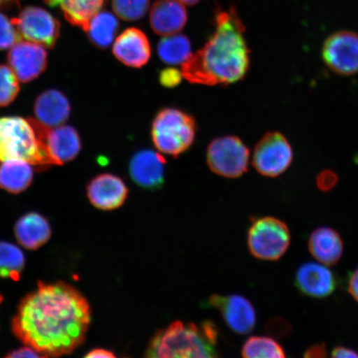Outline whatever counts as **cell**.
<instances>
[{"mask_svg": "<svg viewBox=\"0 0 358 358\" xmlns=\"http://www.w3.org/2000/svg\"><path fill=\"white\" fill-rule=\"evenodd\" d=\"M187 20L186 8L178 0H159L150 12L151 29L161 36L180 32L185 28Z\"/></svg>", "mask_w": 358, "mask_h": 358, "instance_id": "cell-18", "label": "cell"}, {"mask_svg": "<svg viewBox=\"0 0 358 358\" xmlns=\"http://www.w3.org/2000/svg\"><path fill=\"white\" fill-rule=\"evenodd\" d=\"M19 79L10 66L0 65V106H6L15 100L20 92Z\"/></svg>", "mask_w": 358, "mask_h": 358, "instance_id": "cell-29", "label": "cell"}, {"mask_svg": "<svg viewBox=\"0 0 358 358\" xmlns=\"http://www.w3.org/2000/svg\"><path fill=\"white\" fill-rule=\"evenodd\" d=\"M308 250L317 262L331 266L338 264L343 254V243L337 231L321 227L313 231L308 238Z\"/></svg>", "mask_w": 358, "mask_h": 358, "instance_id": "cell-20", "label": "cell"}, {"mask_svg": "<svg viewBox=\"0 0 358 358\" xmlns=\"http://www.w3.org/2000/svg\"><path fill=\"white\" fill-rule=\"evenodd\" d=\"M50 6H60L71 24L87 29L90 21L96 15L105 0H45Z\"/></svg>", "mask_w": 358, "mask_h": 358, "instance_id": "cell-23", "label": "cell"}, {"mask_svg": "<svg viewBox=\"0 0 358 358\" xmlns=\"http://www.w3.org/2000/svg\"><path fill=\"white\" fill-rule=\"evenodd\" d=\"M290 241L288 226L274 217L257 219L248 231L250 252L262 261H278L287 252Z\"/></svg>", "mask_w": 358, "mask_h": 358, "instance_id": "cell-6", "label": "cell"}, {"mask_svg": "<svg viewBox=\"0 0 358 358\" xmlns=\"http://www.w3.org/2000/svg\"><path fill=\"white\" fill-rule=\"evenodd\" d=\"M91 317L87 299L77 289L62 282H40L22 299L13 332L42 357H60L82 345Z\"/></svg>", "mask_w": 358, "mask_h": 358, "instance_id": "cell-1", "label": "cell"}, {"mask_svg": "<svg viewBox=\"0 0 358 358\" xmlns=\"http://www.w3.org/2000/svg\"><path fill=\"white\" fill-rule=\"evenodd\" d=\"M119 29L117 17L110 12H98L89 22L86 32L96 47L105 49L115 41Z\"/></svg>", "mask_w": 358, "mask_h": 358, "instance_id": "cell-24", "label": "cell"}, {"mask_svg": "<svg viewBox=\"0 0 358 358\" xmlns=\"http://www.w3.org/2000/svg\"><path fill=\"white\" fill-rule=\"evenodd\" d=\"M25 266V257L21 249L6 241H0V277L19 280Z\"/></svg>", "mask_w": 358, "mask_h": 358, "instance_id": "cell-26", "label": "cell"}, {"mask_svg": "<svg viewBox=\"0 0 358 358\" xmlns=\"http://www.w3.org/2000/svg\"><path fill=\"white\" fill-rule=\"evenodd\" d=\"M20 38L21 35L13 21L0 13V50L13 47Z\"/></svg>", "mask_w": 358, "mask_h": 358, "instance_id": "cell-30", "label": "cell"}, {"mask_svg": "<svg viewBox=\"0 0 358 358\" xmlns=\"http://www.w3.org/2000/svg\"><path fill=\"white\" fill-rule=\"evenodd\" d=\"M250 151L240 138L227 136L215 138L207 150V164L214 173L227 178L243 176L248 171Z\"/></svg>", "mask_w": 358, "mask_h": 358, "instance_id": "cell-7", "label": "cell"}, {"mask_svg": "<svg viewBox=\"0 0 358 358\" xmlns=\"http://www.w3.org/2000/svg\"><path fill=\"white\" fill-rule=\"evenodd\" d=\"M292 147L283 134L268 132L255 147L253 166L262 176L275 178L281 176L293 162Z\"/></svg>", "mask_w": 358, "mask_h": 358, "instance_id": "cell-8", "label": "cell"}, {"mask_svg": "<svg viewBox=\"0 0 358 358\" xmlns=\"http://www.w3.org/2000/svg\"><path fill=\"white\" fill-rule=\"evenodd\" d=\"M182 78V71L168 67L160 71L159 83L164 87L173 88L181 83Z\"/></svg>", "mask_w": 358, "mask_h": 358, "instance_id": "cell-31", "label": "cell"}, {"mask_svg": "<svg viewBox=\"0 0 358 358\" xmlns=\"http://www.w3.org/2000/svg\"><path fill=\"white\" fill-rule=\"evenodd\" d=\"M245 30L234 8L219 11L211 38L182 64V77L204 86H228L243 80L250 67Z\"/></svg>", "mask_w": 358, "mask_h": 358, "instance_id": "cell-2", "label": "cell"}, {"mask_svg": "<svg viewBox=\"0 0 358 358\" xmlns=\"http://www.w3.org/2000/svg\"><path fill=\"white\" fill-rule=\"evenodd\" d=\"M196 122L194 116L177 108H164L155 116L152 142L161 153L178 158L194 145Z\"/></svg>", "mask_w": 358, "mask_h": 358, "instance_id": "cell-5", "label": "cell"}, {"mask_svg": "<svg viewBox=\"0 0 358 358\" xmlns=\"http://www.w3.org/2000/svg\"><path fill=\"white\" fill-rule=\"evenodd\" d=\"M332 357L335 358H353L358 357V353L350 348L337 347L334 349Z\"/></svg>", "mask_w": 358, "mask_h": 358, "instance_id": "cell-36", "label": "cell"}, {"mask_svg": "<svg viewBox=\"0 0 358 358\" xmlns=\"http://www.w3.org/2000/svg\"><path fill=\"white\" fill-rule=\"evenodd\" d=\"M325 64L334 73L351 76L358 73V34L340 31L327 38L322 50Z\"/></svg>", "mask_w": 358, "mask_h": 358, "instance_id": "cell-10", "label": "cell"}, {"mask_svg": "<svg viewBox=\"0 0 358 358\" xmlns=\"http://www.w3.org/2000/svg\"><path fill=\"white\" fill-rule=\"evenodd\" d=\"M22 160L35 166L52 165L37 120L20 116L0 118V163Z\"/></svg>", "mask_w": 358, "mask_h": 358, "instance_id": "cell-4", "label": "cell"}, {"mask_svg": "<svg viewBox=\"0 0 358 358\" xmlns=\"http://www.w3.org/2000/svg\"><path fill=\"white\" fill-rule=\"evenodd\" d=\"M165 165L166 160L158 152L143 150L129 160V174L142 189L157 190L164 185Z\"/></svg>", "mask_w": 358, "mask_h": 358, "instance_id": "cell-14", "label": "cell"}, {"mask_svg": "<svg viewBox=\"0 0 358 358\" xmlns=\"http://www.w3.org/2000/svg\"><path fill=\"white\" fill-rule=\"evenodd\" d=\"M338 177L335 173L330 171L321 173L317 177V185L322 191L327 192L333 189L337 185Z\"/></svg>", "mask_w": 358, "mask_h": 358, "instance_id": "cell-32", "label": "cell"}, {"mask_svg": "<svg viewBox=\"0 0 358 358\" xmlns=\"http://www.w3.org/2000/svg\"><path fill=\"white\" fill-rule=\"evenodd\" d=\"M128 196V187L122 178L115 174H99L87 186L90 201L94 207L104 211L122 207Z\"/></svg>", "mask_w": 358, "mask_h": 358, "instance_id": "cell-15", "label": "cell"}, {"mask_svg": "<svg viewBox=\"0 0 358 358\" xmlns=\"http://www.w3.org/2000/svg\"><path fill=\"white\" fill-rule=\"evenodd\" d=\"M70 113L69 99L64 93L55 89L43 92L34 103L36 120L45 127H60L69 120Z\"/></svg>", "mask_w": 358, "mask_h": 358, "instance_id": "cell-19", "label": "cell"}, {"mask_svg": "<svg viewBox=\"0 0 358 358\" xmlns=\"http://www.w3.org/2000/svg\"><path fill=\"white\" fill-rule=\"evenodd\" d=\"M10 69L20 82L29 83L38 78L48 64V53L42 45L17 42L8 55Z\"/></svg>", "mask_w": 358, "mask_h": 358, "instance_id": "cell-12", "label": "cell"}, {"mask_svg": "<svg viewBox=\"0 0 358 358\" xmlns=\"http://www.w3.org/2000/svg\"><path fill=\"white\" fill-rule=\"evenodd\" d=\"M8 357H42L39 353L33 348L27 346L17 349L13 351L10 355H7Z\"/></svg>", "mask_w": 358, "mask_h": 358, "instance_id": "cell-33", "label": "cell"}, {"mask_svg": "<svg viewBox=\"0 0 358 358\" xmlns=\"http://www.w3.org/2000/svg\"><path fill=\"white\" fill-rule=\"evenodd\" d=\"M348 288V292L358 302V266L349 277Z\"/></svg>", "mask_w": 358, "mask_h": 358, "instance_id": "cell-34", "label": "cell"}, {"mask_svg": "<svg viewBox=\"0 0 358 358\" xmlns=\"http://www.w3.org/2000/svg\"><path fill=\"white\" fill-rule=\"evenodd\" d=\"M11 1V0H0V6H3L4 3H7L8 2Z\"/></svg>", "mask_w": 358, "mask_h": 358, "instance_id": "cell-39", "label": "cell"}, {"mask_svg": "<svg viewBox=\"0 0 358 358\" xmlns=\"http://www.w3.org/2000/svg\"><path fill=\"white\" fill-rule=\"evenodd\" d=\"M179 2L185 4H189V6H192V4H195L200 1V0H178Z\"/></svg>", "mask_w": 358, "mask_h": 358, "instance_id": "cell-38", "label": "cell"}, {"mask_svg": "<svg viewBox=\"0 0 358 358\" xmlns=\"http://www.w3.org/2000/svg\"><path fill=\"white\" fill-rule=\"evenodd\" d=\"M2 301H3V297H2L1 294H0V303H1Z\"/></svg>", "mask_w": 358, "mask_h": 358, "instance_id": "cell-40", "label": "cell"}, {"mask_svg": "<svg viewBox=\"0 0 358 358\" xmlns=\"http://www.w3.org/2000/svg\"><path fill=\"white\" fill-rule=\"evenodd\" d=\"M86 357L91 358H112L115 357L113 352L106 350V349L97 348L90 352Z\"/></svg>", "mask_w": 358, "mask_h": 358, "instance_id": "cell-37", "label": "cell"}, {"mask_svg": "<svg viewBox=\"0 0 358 358\" xmlns=\"http://www.w3.org/2000/svg\"><path fill=\"white\" fill-rule=\"evenodd\" d=\"M113 53L124 65L133 69H141L150 59V43L141 29H128L115 39Z\"/></svg>", "mask_w": 358, "mask_h": 358, "instance_id": "cell-17", "label": "cell"}, {"mask_svg": "<svg viewBox=\"0 0 358 358\" xmlns=\"http://www.w3.org/2000/svg\"><path fill=\"white\" fill-rule=\"evenodd\" d=\"M15 236L24 248L36 250L50 239V224L41 214L30 213L20 218L15 224Z\"/></svg>", "mask_w": 358, "mask_h": 358, "instance_id": "cell-21", "label": "cell"}, {"mask_svg": "<svg viewBox=\"0 0 358 358\" xmlns=\"http://www.w3.org/2000/svg\"><path fill=\"white\" fill-rule=\"evenodd\" d=\"M114 11L120 19L136 21L145 15L150 0H112Z\"/></svg>", "mask_w": 358, "mask_h": 358, "instance_id": "cell-28", "label": "cell"}, {"mask_svg": "<svg viewBox=\"0 0 358 358\" xmlns=\"http://www.w3.org/2000/svg\"><path fill=\"white\" fill-rule=\"evenodd\" d=\"M218 331L210 321L200 324L174 321L158 331L146 349L145 357L160 358L217 357Z\"/></svg>", "mask_w": 358, "mask_h": 358, "instance_id": "cell-3", "label": "cell"}, {"mask_svg": "<svg viewBox=\"0 0 358 358\" xmlns=\"http://www.w3.org/2000/svg\"><path fill=\"white\" fill-rule=\"evenodd\" d=\"M45 149L51 162L62 165L73 160L82 149V141L77 131L70 125L48 128L38 123Z\"/></svg>", "mask_w": 358, "mask_h": 358, "instance_id": "cell-13", "label": "cell"}, {"mask_svg": "<svg viewBox=\"0 0 358 358\" xmlns=\"http://www.w3.org/2000/svg\"><path fill=\"white\" fill-rule=\"evenodd\" d=\"M34 178L32 164L22 160H6L0 165V189L20 194L31 185Z\"/></svg>", "mask_w": 358, "mask_h": 358, "instance_id": "cell-22", "label": "cell"}, {"mask_svg": "<svg viewBox=\"0 0 358 358\" xmlns=\"http://www.w3.org/2000/svg\"><path fill=\"white\" fill-rule=\"evenodd\" d=\"M241 355L245 358H284V348L275 339L266 336H253L246 340Z\"/></svg>", "mask_w": 358, "mask_h": 358, "instance_id": "cell-27", "label": "cell"}, {"mask_svg": "<svg viewBox=\"0 0 358 358\" xmlns=\"http://www.w3.org/2000/svg\"><path fill=\"white\" fill-rule=\"evenodd\" d=\"M161 61L169 65L182 64L192 55L191 43L185 35L164 36L157 47Z\"/></svg>", "mask_w": 358, "mask_h": 358, "instance_id": "cell-25", "label": "cell"}, {"mask_svg": "<svg viewBox=\"0 0 358 358\" xmlns=\"http://www.w3.org/2000/svg\"><path fill=\"white\" fill-rule=\"evenodd\" d=\"M12 21L22 38L45 48L55 47L59 37V22L44 8L27 7Z\"/></svg>", "mask_w": 358, "mask_h": 358, "instance_id": "cell-9", "label": "cell"}, {"mask_svg": "<svg viewBox=\"0 0 358 358\" xmlns=\"http://www.w3.org/2000/svg\"><path fill=\"white\" fill-rule=\"evenodd\" d=\"M326 347L324 344H315L307 349L304 357H326Z\"/></svg>", "mask_w": 358, "mask_h": 358, "instance_id": "cell-35", "label": "cell"}, {"mask_svg": "<svg viewBox=\"0 0 358 358\" xmlns=\"http://www.w3.org/2000/svg\"><path fill=\"white\" fill-rule=\"evenodd\" d=\"M295 285L301 293L315 299L329 297L337 287L332 271L319 262L299 266L295 274Z\"/></svg>", "mask_w": 358, "mask_h": 358, "instance_id": "cell-16", "label": "cell"}, {"mask_svg": "<svg viewBox=\"0 0 358 358\" xmlns=\"http://www.w3.org/2000/svg\"><path fill=\"white\" fill-rule=\"evenodd\" d=\"M209 306L220 311L229 328L239 334H248L255 329L257 313L252 303L238 294H213L209 298Z\"/></svg>", "mask_w": 358, "mask_h": 358, "instance_id": "cell-11", "label": "cell"}]
</instances>
